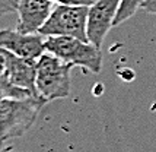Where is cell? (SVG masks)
<instances>
[{"mask_svg":"<svg viewBox=\"0 0 156 152\" xmlns=\"http://www.w3.org/2000/svg\"><path fill=\"white\" fill-rule=\"evenodd\" d=\"M44 104L41 97L0 100V152H7L9 140L29 130Z\"/></svg>","mask_w":156,"mask_h":152,"instance_id":"6da1fadb","label":"cell"},{"mask_svg":"<svg viewBox=\"0 0 156 152\" xmlns=\"http://www.w3.org/2000/svg\"><path fill=\"white\" fill-rule=\"evenodd\" d=\"M73 64L63 62L51 53H42L37 59L35 86L38 97L45 103L66 98L70 94V70Z\"/></svg>","mask_w":156,"mask_h":152,"instance_id":"7a4b0ae2","label":"cell"},{"mask_svg":"<svg viewBox=\"0 0 156 152\" xmlns=\"http://www.w3.org/2000/svg\"><path fill=\"white\" fill-rule=\"evenodd\" d=\"M47 53L54 54L63 62L73 66H80L92 73H99L102 69V53L89 41H82L75 37L60 35L47 37L44 40Z\"/></svg>","mask_w":156,"mask_h":152,"instance_id":"3957f363","label":"cell"},{"mask_svg":"<svg viewBox=\"0 0 156 152\" xmlns=\"http://www.w3.org/2000/svg\"><path fill=\"white\" fill-rule=\"evenodd\" d=\"M89 6H69L58 5L53 9L45 24L41 27L38 34L45 37H75L82 41H88L86 21Z\"/></svg>","mask_w":156,"mask_h":152,"instance_id":"277c9868","label":"cell"},{"mask_svg":"<svg viewBox=\"0 0 156 152\" xmlns=\"http://www.w3.org/2000/svg\"><path fill=\"white\" fill-rule=\"evenodd\" d=\"M120 0H94L89 6L88 21H86V35L88 41L101 50L104 40L108 31L114 27Z\"/></svg>","mask_w":156,"mask_h":152,"instance_id":"5b68a950","label":"cell"},{"mask_svg":"<svg viewBox=\"0 0 156 152\" xmlns=\"http://www.w3.org/2000/svg\"><path fill=\"white\" fill-rule=\"evenodd\" d=\"M0 59L3 62L5 70L3 73L12 83L20 86L23 89L32 92L35 97H38L35 78H37V59H27L19 57L10 51L0 49Z\"/></svg>","mask_w":156,"mask_h":152,"instance_id":"8992f818","label":"cell"},{"mask_svg":"<svg viewBox=\"0 0 156 152\" xmlns=\"http://www.w3.org/2000/svg\"><path fill=\"white\" fill-rule=\"evenodd\" d=\"M18 24L16 31L22 34H38L53 12V2L50 0H18L16 3Z\"/></svg>","mask_w":156,"mask_h":152,"instance_id":"52a82bcc","label":"cell"},{"mask_svg":"<svg viewBox=\"0 0 156 152\" xmlns=\"http://www.w3.org/2000/svg\"><path fill=\"white\" fill-rule=\"evenodd\" d=\"M0 49L27 59H38L45 53L41 34H22L16 29H0Z\"/></svg>","mask_w":156,"mask_h":152,"instance_id":"ba28073f","label":"cell"},{"mask_svg":"<svg viewBox=\"0 0 156 152\" xmlns=\"http://www.w3.org/2000/svg\"><path fill=\"white\" fill-rule=\"evenodd\" d=\"M143 3L144 0H120V6H118L115 19H114V27L126 22L131 16H134V13L143 6Z\"/></svg>","mask_w":156,"mask_h":152,"instance_id":"9c48e42d","label":"cell"},{"mask_svg":"<svg viewBox=\"0 0 156 152\" xmlns=\"http://www.w3.org/2000/svg\"><path fill=\"white\" fill-rule=\"evenodd\" d=\"M16 3L18 0H0V18L7 13L16 12Z\"/></svg>","mask_w":156,"mask_h":152,"instance_id":"30bf717a","label":"cell"},{"mask_svg":"<svg viewBox=\"0 0 156 152\" xmlns=\"http://www.w3.org/2000/svg\"><path fill=\"white\" fill-rule=\"evenodd\" d=\"M58 5H69V6H90L94 0H54Z\"/></svg>","mask_w":156,"mask_h":152,"instance_id":"8fae6325","label":"cell"},{"mask_svg":"<svg viewBox=\"0 0 156 152\" xmlns=\"http://www.w3.org/2000/svg\"><path fill=\"white\" fill-rule=\"evenodd\" d=\"M142 9L150 15H156V0H144Z\"/></svg>","mask_w":156,"mask_h":152,"instance_id":"7c38bea8","label":"cell"},{"mask_svg":"<svg viewBox=\"0 0 156 152\" xmlns=\"http://www.w3.org/2000/svg\"><path fill=\"white\" fill-rule=\"evenodd\" d=\"M3 70H5V66H3V62H2V59H0V76L3 75Z\"/></svg>","mask_w":156,"mask_h":152,"instance_id":"4fadbf2b","label":"cell"},{"mask_svg":"<svg viewBox=\"0 0 156 152\" xmlns=\"http://www.w3.org/2000/svg\"><path fill=\"white\" fill-rule=\"evenodd\" d=\"M50 2H54V0H50Z\"/></svg>","mask_w":156,"mask_h":152,"instance_id":"5bb4252c","label":"cell"}]
</instances>
